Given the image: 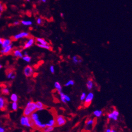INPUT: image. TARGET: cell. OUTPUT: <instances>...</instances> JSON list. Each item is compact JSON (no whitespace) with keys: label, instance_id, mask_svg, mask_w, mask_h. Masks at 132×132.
Segmentation results:
<instances>
[{"label":"cell","instance_id":"cell-38","mask_svg":"<svg viewBox=\"0 0 132 132\" xmlns=\"http://www.w3.org/2000/svg\"><path fill=\"white\" fill-rule=\"evenodd\" d=\"M3 38H0V45H2V44L3 43Z\"/></svg>","mask_w":132,"mask_h":132},{"label":"cell","instance_id":"cell-31","mask_svg":"<svg viewBox=\"0 0 132 132\" xmlns=\"http://www.w3.org/2000/svg\"><path fill=\"white\" fill-rule=\"evenodd\" d=\"M4 10V4L1 2H0V12H3Z\"/></svg>","mask_w":132,"mask_h":132},{"label":"cell","instance_id":"cell-41","mask_svg":"<svg viewBox=\"0 0 132 132\" xmlns=\"http://www.w3.org/2000/svg\"><path fill=\"white\" fill-rule=\"evenodd\" d=\"M40 1L42 2H44V3H45V2H46V1L47 0H40Z\"/></svg>","mask_w":132,"mask_h":132},{"label":"cell","instance_id":"cell-28","mask_svg":"<svg viewBox=\"0 0 132 132\" xmlns=\"http://www.w3.org/2000/svg\"><path fill=\"white\" fill-rule=\"evenodd\" d=\"M54 129V127H46L44 129V132H51Z\"/></svg>","mask_w":132,"mask_h":132},{"label":"cell","instance_id":"cell-34","mask_svg":"<svg viewBox=\"0 0 132 132\" xmlns=\"http://www.w3.org/2000/svg\"><path fill=\"white\" fill-rule=\"evenodd\" d=\"M37 23L38 24V25H40L42 23V20L41 18H38L37 20Z\"/></svg>","mask_w":132,"mask_h":132},{"label":"cell","instance_id":"cell-13","mask_svg":"<svg viewBox=\"0 0 132 132\" xmlns=\"http://www.w3.org/2000/svg\"><path fill=\"white\" fill-rule=\"evenodd\" d=\"M11 44V40L10 39H3V43L2 44V49Z\"/></svg>","mask_w":132,"mask_h":132},{"label":"cell","instance_id":"cell-8","mask_svg":"<svg viewBox=\"0 0 132 132\" xmlns=\"http://www.w3.org/2000/svg\"><path fill=\"white\" fill-rule=\"evenodd\" d=\"M119 115V113L117 110H114L112 113L108 114V118L110 119H113L114 120H117L118 117Z\"/></svg>","mask_w":132,"mask_h":132},{"label":"cell","instance_id":"cell-2","mask_svg":"<svg viewBox=\"0 0 132 132\" xmlns=\"http://www.w3.org/2000/svg\"><path fill=\"white\" fill-rule=\"evenodd\" d=\"M20 123L23 126H26L27 127H34L32 121L30 117L24 116L22 117L20 119Z\"/></svg>","mask_w":132,"mask_h":132},{"label":"cell","instance_id":"cell-24","mask_svg":"<svg viewBox=\"0 0 132 132\" xmlns=\"http://www.w3.org/2000/svg\"><path fill=\"white\" fill-rule=\"evenodd\" d=\"M21 23L26 26H30L32 24V22L30 21H22Z\"/></svg>","mask_w":132,"mask_h":132},{"label":"cell","instance_id":"cell-37","mask_svg":"<svg viewBox=\"0 0 132 132\" xmlns=\"http://www.w3.org/2000/svg\"><path fill=\"white\" fill-rule=\"evenodd\" d=\"M20 24V22L19 21H15L14 23V25L15 26H18Z\"/></svg>","mask_w":132,"mask_h":132},{"label":"cell","instance_id":"cell-19","mask_svg":"<svg viewBox=\"0 0 132 132\" xmlns=\"http://www.w3.org/2000/svg\"><path fill=\"white\" fill-rule=\"evenodd\" d=\"M86 86H87V88H88V89H89V90H91L92 89V88L93 87V82L91 79H89L87 81Z\"/></svg>","mask_w":132,"mask_h":132},{"label":"cell","instance_id":"cell-11","mask_svg":"<svg viewBox=\"0 0 132 132\" xmlns=\"http://www.w3.org/2000/svg\"><path fill=\"white\" fill-rule=\"evenodd\" d=\"M35 43V39L33 38H30L25 43L24 46V49H28V48L31 47Z\"/></svg>","mask_w":132,"mask_h":132},{"label":"cell","instance_id":"cell-20","mask_svg":"<svg viewBox=\"0 0 132 132\" xmlns=\"http://www.w3.org/2000/svg\"><path fill=\"white\" fill-rule=\"evenodd\" d=\"M37 45L40 47V48H43V49H47V50H51L52 48L49 45H42V44H40L39 43H36Z\"/></svg>","mask_w":132,"mask_h":132},{"label":"cell","instance_id":"cell-9","mask_svg":"<svg viewBox=\"0 0 132 132\" xmlns=\"http://www.w3.org/2000/svg\"><path fill=\"white\" fill-rule=\"evenodd\" d=\"M12 50H13V44H11L7 47L4 48V49L1 50L0 52L3 54V55H7V54H9L11 51Z\"/></svg>","mask_w":132,"mask_h":132},{"label":"cell","instance_id":"cell-12","mask_svg":"<svg viewBox=\"0 0 132 132\" xmlns=\"http://www.w3.org/2000/svg\"><path fill=\"white\" fill-rule=\"evenodd\" d=\"M36 109L37 111H42L45 109V106L44 104L40 101L36 102Z\"/></svg>","mask_w":132,"mask_h":132},{"label":"cell","instance_id":"cell-17","mask_svg":"<svg viewBox=\"0 0 132 132\" xmlns=\"http://www.w3.org/2000/svg\"><path fill=\"white\" fill-rule=\"evenodd\" d=\"M72 61L75 64H78L81 63L82 59L77 56H75L72 57Z\"/></svg>","mask_w":132,"mask_h":132},{"label":"cell","instance_id":"cell-6","mask_svg":"<svg viewBox=\"0 0 132 132\" xmlns=\"http://www.w3.org/2000/svg\"><path fill=\"white\" fill-rule=\"evenodd\" d=\"M29 36V34L28 32H20L19 34L15 35L13 37V38L15 40H17V39H19L23 38L28 37Z\"/></svg>","mask_w":132,"mask_h":132},{"label":"cell","instance_id":"cell-18","mask_svg":"<svg viewBox=\"0 0 132 132\" xmlns=\"http://www.w3.org/2000/svg\"><path fill=\"white\" fill-rule=\"evenodd\" d=\"M1 93L2 94L5 95H9L10 93V91L8 88L3 87L1 88Z\"/></svg>","mask_w":132,"mask_h":132},{"label":"cell","instance_id":"cell-33","mask_svg":"<svg viewBox=\"0 0 132 132\" xmlns=\"http://www.w3.org/2000/svg\"><path fill=\"white\" fill-rule=\"evenodd\" d=\"M50 72H51L52 73H55V67H54V66H53V65L51 66V67H50Z\"/></svg>","mask_w":132,"mask_h":132},{"label":"cell","instance_id":"cell-35","mask_svg":"<svg viewBox=\"0 0 132 132\" xmlns=\"http://www.w3.org/2000/svg\"><path fill=\"white\" fill-rule=\"evenodd\" d=\"M64 98H65V100L67 101H70V98L69 97L68 95H65H65H64Z\"/></svg>","mask_w":132,"mask_h":132},{"label":"cell","instance_id":"cell-1","mask_svg":"<svg viewBox=\"0 0 132 132\" xmlns=\"http://www.w3.org/2000/svg\"><path fill=\"white\" fill-rule=\"evenodd\" d=\"M37 111L36 103L32 101H29L27 103L23 111V115L24 116L30 117L32 113Z\"/></svg>","mask_w":132,"mask_h":132},{"label":"cell","instance_id":"cell-45","mask_svg":"<svg viewBox=\"0 0 132 132\" xmlns=\"http://www.w3.org/2000/svg\"><path fill=\"white\" fill-rule=\"evenodd\" d=\"M1 15H2V14H1V12H0V17H1Z\"/></svg>","mask_w":132,"mask_h":132},{"label":"cell","instance_id":"cell-27","mask_svg":"<svg viewBox=\"0 0 132 132\" xmlns=\"http://www.w3.org/2000/svg\"><path fill=\"white\" fill-rule=\"evenodd\" d=\"M22 58L23 59V61H26V62H28V63H29L31 60V57H30L29 56H23V57Z\"/></svg>","mask_w":132,"mask_h":132},{"label":"cell","instance_id":"cell-15","mask_svg":"<svg viewBox=\"0 0 132 132\" xmlns=\"http://www.w3.org/2000/svg\"><path fill=\"white\" fill-rule=\"evenodd\" d=\"M13 55L16 57H19V58H22L23 55L22 51L20 50H15L13 52Z\"/></svg>","mask_w":132,"mask_h":132},{"label":"cell","instance_id":"cell-21","mask_svg":"<svg viewBox=\"0 0 132 132\" xmlns=\"http://www.w3.org/2000/svg\"><path fill=\"white\" fill-rule=\"evenodd\" d=\"M19 98H18V96L15 93L12 94L10 96V100L12 102H17Z\"/></svg>","mask_w":132,"mask_h":132},{"label":"cell","instance_id":"cell-40","mask_svg":"<svg viewBox=\"0 0 132 132\" xmlns=\"http://www.w3.org/2000/svg\"><path fill=\"white\" fill-rule=\"evenodd\" d=\"M111 129H107L106 131V132H111Z\"/></svg>","mask_w":132,"mask_h":132},{"label":"cell","instance_id":"cell-43","mask_svg":"<svg viewBox=\"0 0 132 132\" xmlns=\"http://www.w3.org/2000/svg\"><path fill=\"white\" fill-rule=\"evenodd\" d=\"M61 16L63 18L64 17V14L63 13H61Z\"/></svg>","mask_w":132,"mask_h":132},{"label":"cell","instance_id":"cell-32","mask_svg":"<svg viewBox=\"0 0 132 132\" xmlns=\"http://www.w3.org/2000/svg\"><path fill=\"white\" fill-rule=\"evenodd\" d=\"M86 93H82L81 94V96H80V100H81V101L84 100L85 99V98H86Z\"/></svg>","mask_w":132,"mask_h":132},{"label":"cell","instance_id":"cell-4","mask_svg":"<svg viewBox=\"0 0 132 132\" xmlns=\"http://www.w3.org/2000/svg\"><path fill=\"white\" fill-rule=\"evenodd\" d=\"M34 73L33 68L30 65H28L24 69V74L27 77H30L32 76Z\"/></svg>","mask_w":132,"mask_h":132},{"label":"cell","instance_id":"cell-26","mask_svg":"<svg viewBox=\"0 0 132 132\" xmlns=\"http://www.w3.org/2000/svg\"><path fill=\"white\" fill-rule=\"evenodd\" d=\"M59 95H60V97H61V101L63 102V103H65V104L67 103V101L65 100V98H64V95H65L64 93H63L62 91H61V92H59Z\"/></svg>","mask_w":132,"mask_h":132},{"label":"cell","instance_id":"cell-10","mask_svg":"<svg viewBox=\"0 0 132 132\" xmlns=\"http://www.w3.org/2000/svg\"><path fill=\"white\" fill-rule=\"evenodd\" d=\"M6 75H7V77L8 79H14L16 77V73L15 72L12 70H7V73H6Z\"/></svg>","mask_w":132,"mask_h":132},{"label":"cell","instance_id":"cell-36","mask_svg":"<svg viewBox=\"0 0 132 132\" xmlns=\"http://www.w3.org/2000/svg\"><path fill=\"white\" fill-rule=\"evenodd\" d=\"M5 129L0 125V132H5Z\"/></svg>","mask_w":132,"mask_h":132},{"label":"cell","instance_id":"cell-5","mask_svg":"<svg viewBox=\"0 0 132 132\" xmlns=\"http://www.w3.org/2000/svg\"><path fill=\"white\" fill-rule=\"evenodd\" d=\"M94 98V94L93 93H89L85 99V103L84 106L85 107H88L90 104H91L92 101L93 100Z\"/></svg>","mask_w":132,"mask_h":132},{"label":"cell","instance_id":"cell-42","mask_svg":"<svg viewBox=\"0 0 132 132\" xmlns=\"http://www.w3.org/2000/svg\"><path fill=\"white\" fill-rule=\"evenodd\" d=\"M111 132H118V131H116V130H114V129H112Z\"/></svg>","mask_w":132,"mask_h":132},{"label":"cell","instance_id":"cell-16","mask_svg":"<svg viewBox=\"0 0 132 132\" xmlns=\"http://www.w3.org/2000/svg\"><path fill=\"white\" fill-rule=\"evenodd\" d=\"M36 42L37 43H39L40 44H42V45H49L47 42L43 38H36Z\"/></svg>","mask_w":132,"mask_h":132},{"label":"cell","instance_id":"cell-29","mask_svg":"<svg viewBox=\"0 0 132 132\" xmlns=\"http://www.w3.org/2000/svg\"><path fill=\"white\" fill-rule=\"evenodd\" d=\"M74 84H75L74 81L72 80H70L65 84V86H70V85H73Z\"/></svg>","mask_w":132,"mask_h":132},{"label":"cell","instance_id":"cell-3","mask_svg":"<svg viewBox=\"0 0 132 132\" xmlns=\"http://www.w3.org/2000/svg\"><path fill=\"white\" fill-rule=\"evenodd\" d=\"M56 126H62L66 123V120L63 116H57L55 119Z\"/></svg>","mask_w":132,"mask_h":132},{"label":"cell","instance_id":"cell-30","mask_svg":"<svg viewBox=\"0 0 132 132\" xmlns=\"http://www.w3.org/2000/svg\"><path fill=\"white\" fill-rule=\"evenodd\" d=\"M94 123V120L93 119H90L86 122V125L87 126H91Z\"/></svg>","mask_w":132,"mask_h":132},{"label":"cell","instance_id":"cell-23","mask_svg":"<svg viewBox=\"0 0 132 132\" xmlns=\"http://www.w3.org/2000/svg\"><path fill=\"white\" fill-rule=\"evenodd\" d=\"M55 87L58 90V91L59 92L62 91V86L61 85V84H60L59 82H55Z\"/></svg>","mask_w":132,"mask_h":132},{"label":"cell","instance_id":"cell-14","mask_svg":"<svg viewBox=\"0 0 132 132\" xmlns=\"http://www.w3.org/2000/svg\"><path fill=\"white\" fill-rule=\"evenodd\" d=\"M46 127H54L56 126V121L55 119L54 118L50 119L47 122L45 123Z\"/></svg>","mask_w":132,"mask_h":132},{"label":"cell","instance_id":"cell-7","mask_svg":"<svg viewBox=\"0 0 132 132\" xmlns=\"http://www.w3.org/2000/svg\"><path fill=\"white\" fill-rule=\"evenodd\" d=\"M7 100L3 97H0V110L4 111L7 107Z\"/></svg>","mask_w":132,"mask_h":132},{"label":"cell","instance_id":"cell-22","mask_svg":"<svg viewBox=\"0 0 132 132\" xmlns=\"http://www.w3.org/2000/svg\"><path fill=\"white\" fill-rule=\"evenodd\" d=\"M11 107L12 110H13L14 111H17V109H18V107H19L17 102H13V103H12V104H11Z\"/></svg>","mask_w":132,"mask_h":132},{"label":"cell","instance_id":"cell-44","mask_svg":"<svg viewBox=\"0 0 132 132\" xmlns=\"http://www.w3.org/2000/svg\"><path fill=\"white\" fill-rule=\"evenodd\" d=\"M2 68V65H0V70H1Z\"/></svg>","mask_w":132,"mask_h":132},{"label":"cell","instance_id":"cell-25","mask_svg":"<svg viewBox=\"0 0 132 132\" xmlns=\"http://www.w3.org/2000/svg\"><path fill=\"white\" fill-rule=\"evenodd\" d=\"M102 114H103V111L100 110H96L93 112V114L97 117H100Z\"/></svg>","mask_w":132,"mask_h":132},{"label":"cell","instance_id":"cell-46","mask_svg":"<svg viewBox=\"0 0 132 132\" xmlns=\"http://www.w3.org/2000/svg\"><path fill=\"white\" fill-rule=\"evenodd\" d=\"M27 1L28 2H29V1H30V0H27Z\"/></svg>","mask_w":132,"mask_h":132},{"label":"cell","instance_id":"cell-39","mask_svg":"<svg viewBox=\"0 0 132 132\" xmlns=\"http://www.w3.org/2000/svg\"><path fill=\"white\" fill-rule=\"evenodd\" d=\"M24 56H28V53L27 51H25L24 52Z\"/></svg>","mask_w":132,"mask_h":132}]
</instances>
